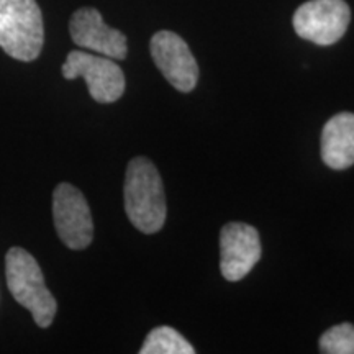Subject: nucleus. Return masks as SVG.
<instances>
[{"label":"nucleus","mask_w":354,"mask_h":354,"mask_svg":"<svg viewBox=\"0 0 354 354\" xmlns=\"http://www.w3.org/2000/svg\"><path fill=\"white\" fill-rule=\"evenodd\" d=\"M351 10L344 0H310L294 13V30L300 38L330 46L346 33Z\"/></svg>","instance_id":"5"},{"label":"nucleus","mask_w":354,"mask_h":354,"mask_svg":"<svg viewBox=\"0 0 354 354\" xmlns=\"http://www.w3.org/2000/svg\"><path fill=\"white\" fill-rule=\"evenodd\" d=\"M322 159L336 171L348 169L354 165V113L335 115L323 127Z\"/></svg>","instance_id":"10"},{"label":"nucleus","mask_w":354,"mask_h":354,"mask_svg":"<svg viewBox=\"0 0 354 354\" xmlns=\"http://www.w3.org/2000/svg\"><path fill=\"white\" fill-rule=\"evenodd\" d=\"M6 276L13 299L30 310L38 326L48 328L55 320L57 304L44 284L37 259L24 248H12L6 256Z\"/></svg>","instance_id":"2"},{"label":"nucleus","mask_w":354,"mask_h":354,"mask_svg":"<svg viewBox=\"0 0 354 354\" xmlns=\"http://www.w3.org/2000/svg\"><path fill=\"white\" fill-rule=\"evenodd\" d=\"M61 71L68 81L86 79L88 94L100 104L117 102L125 92L123 71L112 57L88 55L79 50L71 51Z\"/></svg>","instance_id":"4"},{"label":"nucleus","mask_w":354,"mask_h":354,"mask_svg":"<svg viewBox=\"0 0 354 354\" xmlns=\"http://www.w3.org/2000/svg\"><path fill=\"white\" fill-rule=\"evenodd\" d=\"M263 254L258 230L241 221L227 223L220 232V271L230 282L245 279Z\"/></svg>","instance_id":"7"},{"label":"nucleus","mask_w":354,"mask_h":354,"mask_svg":"<svg viewBox=\"0 0 354 354\" xmlns=\"http://www.w3.org/2000/svg\"><path fill=\"white\" fill-rule=\"evenodd\" d=\"M43 17L37 0H0V48L13 59L35 61L43 50Z\"/></svg>","instance_id":"3"},{"label":"nucleus","mask_w":354,"mask_h":354,"mask_svg":"<svg viewBox=\"0 0 354 354\" xmlns=\"http://www.w3.org/2000/svg\"><path fill=\"white\" fill-rule=\"evenodd\" d=\"M196 349L192 348L187 339L179 331L171 326H158L146 336L140 354H194Z\"/></svg>","instance_id":"11"},{"label":"nucleus","mask_w":354,"mask_h":354,"mask_svg":"<svg viewBox=\"0 0 354 354\" xmlns=\"http://www.w3.org/2000/svg\"><path fill=\"white\" fill-rule=\"evenodd\" d=\"M53 218L57 236L71 250H86L94 238V221L84 194L61 183L53 194Z\"/></svg>","instance_id":"6"},{"label":"nucleus","mask_w":354,"mask_h":354,"mask_svg":"<svg viewBox=\"0 0 354 354\" xmlns=\"http://www.w3.org/2000/svg\"><path fill=\"white\" fill-rule=\"evenodd\" d=\"M320 351L325 354H354V325L339 323L322 335Z\"/></svg>","instance_id":"12"},{"label":"nucleus","mask_w":354,"mask_h":354,"mask_svg":"<svg viewBox=\"0 0 354 354\" xmlns=\"http://www.w3.org/2000/svg\"><path fill=\"white\" fill-rule=\"evenodd\" d=\"M125 212L141 233H158L166 221V196L161 176L148 158L131 159L127 167Z\"/></svg>","instance_id":"1"},{"label":"nucleus","mask_w":354,"mask_h":354,"mask_svg":"<svg viewBox=\"0 0 354 354\" xmlns=\"http://www.w3.org/2000/svg\"><path fill=\"white\" fill-rule=\"evenodd\" d=\"M154 64L166 81L179 92L194 91L198 81V66L187 43L177 33L161 30L149 43Z\"/></svg>","instance_id":"8"},{"label":"nucleus","mask_w":354,"mask_h":354,"mask_svg":"<svg viewBox=\"0 0 354 354\" xmlns=\"http://www.w3.org/2000/svg\"><path fill=\"white\" fill-rule=\"evenodd\" d=\"M69 32L77 46L95 51L112 59H125L128 55L127 37L120 30L105 25L100 12L92 7L79 8L69 21Z\"/></svg>","instance_id":"9"}]
</instances>
